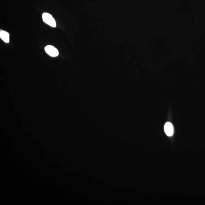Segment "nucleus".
I'll list each match as a JSON object with an SVG mask.
<instances>
[{"label":"nucleus","mask_w":205,"mask_h":205,"mask_svg":"<svg viewBox=\"0 0 205 205\" xmlns=\"http://www.w3.org/2000/svg\"><path fill=\"white\" fill-rule=\"evenodd\" d=\"M42 19L43 21L49 26L53 27H56V22L51 14L44 13L42 15Z\"/></svg>","instance_id":"obj_1"},{"label":"nucleus","mask_w":205,"mask_h":205,"mask_svg":"<svg viewBox=\"0 0 205 205\" xmlns=\"http://www.w3.org/2000/svg\"><path fill=\"white\" fill-rule=\"evenodd\" d=\"M44 49H45L46 52L50 56L56 57L59 55L58 51L56 48L52 46H47L45 47Z\"/></svg>","instance_id":"obj_2"},{"label":"nucleus","mask_w":205,"mask_h":205,"mask_svg":"<svg viewBox=\"0 0 205 205\" xmlns=\"http://www.w3.org/2000/svg\"><path fill=\"white\" fill-rule=\"evenodd\" d=\"M0 37L6 43L9 42V34L8 32L1 30L0 32Z\"/></svg>","instance_id":"obj_4"},{"label":"nucleus","mask_w":205,"mask_h":205,"mask_svg":"<svg viewBox=\"0 0 205 205\" xmlns=\"http://www.w3.org/2000/svg\"><path fill=\"white\" fill-rule=\"evenodd\" d=\"M164 130L165 133L168 137H171L174 133V128L171 123L167 122L165 124L164 126Z\"/></svg>","instance_id":"obj_3"}]
</instances>
